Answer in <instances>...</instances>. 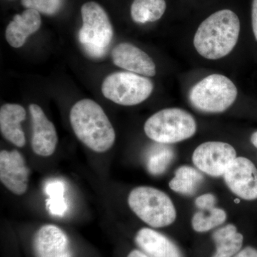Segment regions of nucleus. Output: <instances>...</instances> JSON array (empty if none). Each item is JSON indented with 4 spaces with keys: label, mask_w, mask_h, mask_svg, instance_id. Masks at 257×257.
Masks as SVG:
<instances>
[{
    "label": "nucleus",
    "mask_w": 257,
    "mask_h": 257,
    "mask_svg": "<svg viewBox=\"0 0 257 257\" xmlns=\"http://www.w3.org/2000/svg\"><path fill=\"white\" fill-rule=\"evenodd\" d=\"M240 21L230 10L210 15L199 25L194 37L198 53L208 60H219L229 55L239 39Z\"/></svg>",
    "instance_id": "nucleus-1"
},
{
    "label": "nucleus",
    "mask_w": 257,
    "mask_h": 257,
    "mask_svg": "<svg viewBox=\"0 0 257 257\" xmlns=\"http://www.w3.org/2000/svg\"><path fill=\"white\" fill-rule=\"evenodd\" d=\"M69 119L76 137L92 151L103 153L114 145V128L96 101L84 99L76 102L71 109Z\"/></svg>",
    "instance_id": "nucleus-2"
},
{
    "label": "nucleus",
    "mask_w": 257,
    "mask_h": 257,
    "mask_svg": "<svg viewBox=\"0 0 257 257\" xmlns=\"http://www.w3.org/2000/svg\"><path fill=\"white\" fill-rule=\"evenodd\" d=\"M130 209L144 222L152 227H165L175 221L173 202L165 192L151 187H138L128 194Z\"/></svg>",
    "instance_id": "nucleus-3"
},
{
    "label": "nucleus",
    "mask_w": 257,
    "mask_h": 257,
    "mask_svg": "<svg viewBox=\"0 0 257 257\" xmlns=\"http://www.w3.org/2000/svg\"><path fill=\"white\" fill-rule=\"evenodd\" d=\"M144 130L147 136L153 141L167 145L192 138L197 131V123L187 111L169 108L150 116Z\"/></svg>",
    "instance_id": "nucleus-4"
},
{
    "label": "nucleus",
    "mask_w": 257,
    "mask_h": 257,
    "mask_svg": "<svg viewBox=\"0 0 257 257\" xmlns=\"http://www.w3.org/2000/svg\"><path fill=\"white\" fill-rule=\"evenodd\" d=\"M83 25L79 32V42L88 55L94 58L104 57L113 37V28L104 10L89 2L81 9Z\"/></svg>",
    "instance_id": "nucleus-5"
},
{
    "label": "nucleus",
    "mask_w": 257,
    "mask_h": 257,
    "mask_svg": "<svg viewBox=\"0 0 257 257\" xmlns=\"http://www.w3.org/2000/svg\"><path fill=\"white\" fill-rule=\"evenodd\" d=\"M238 91L231 79L221 74L207 76L192 88L189 99L194 107L209 113H220L234 104Z\"/></svg>",
    "instance_id": "nucleus-6"
},
{
    "label": "nucleus",
    "mask_w": 257,
    "mask_h": 257,
    "mask_svg": "<svg viewBox=\"0 0 257 257\" xmlns=\"http://www.w3.org/2000/svg\"><path fill=\"white\" fill-rule=\"evenodd\" d=\"M153 83L144 76L130 72H114L101 84L106 99L123 106H134L146 100L153 91Z\"/></svg>",
    "instance_id": "nucleus-7"
},
{
    "label": "nucleus",
    "mask_w": 257,
    "mask_h": 257,
    "mask_svg": "<svg viewBox=\"0 0 257 257\" xmlns=\"http://www.w3.org/2000/svg\"><path fill=\"white\" fill-rule=\"evenodd\" d=\"M236 158L234 147L221 142L203 143L194 150L192 155L196 167L212 177L224 176Z\"/></svg>",
    "instance_id": "nucleus-8"
},
{
    "label": "nucleus",
    "mask_w": 257,
    "mask_h": 257,
    "mask_svg": "<svg viewBox=\"0 0 257 257\" xmlns=\"http://www.w3.org/2000/svg\"><path fill=\"white\" fill-rule=\"evenodd\" d=\"M224 178L236 195L245 200L257 199V169L251 160L236 157L225 172Z\"/></svg>",
    "instance_id": "nucleus-9"
},
{
    "label": "nucleus",
    "mask_w": 257,
    "mask_h": 257,
    "mask_svg": "<svg viewBox=\"0 0 257 257\" xmlns=\"http://www.w3.org/2000/svg\"><path fill=\"white\" fill-rule=\"evenodd\" d=\"M30 171L25 158L18 150L0 152V180L2 184L16 195L21 196L28 189Z\"/></svg>",
    "instance_id": "nucleus-10"
},
{
    "label": "nucleus",
    "mask_w": 257,
    "mask_h": 257,
    "mask_svg": "<svg viewBox=\"0 0 257 257\" xmlns=\"http://www.w3.org/2000/svg\"><path fill=\"white\" fill-rule=\"evenodd\" d=\"M29 109L32 123V150L40 157L52 156L58 143L55 125L47 117L40 106L32 104Z\"/></svg>",
    "instance_id": "nucleus-11"
},
{
    "label": "nucleus",
    "mask_w": 257,
    "mask_h": 257,
    "mask_svg": "<svg viewBox=\"0 0 257 257\" xmlns=\"http://www.w3.org/2000/svg\"><path fill=\"white\" fill-rule=\"evenodd\" d=\"M111 57L115 65L130 72L144 76L156 75V65L146 52L132 44L124 42L114 47Z\"/></svg>",
    "instance_id": "nucleus-12"
},
{
    "label": "nucleus",
    "mask_w": 257,
    "mask_h": 257,
    "mask_svg": "<svg viewBox=\"0 0 257 257\" xmlns=\"http://www.w3.org/2000/svg\"><path fill=\"white\" fill-rule=\"evenodd\" d=\"M34 247L37 257H72L67 234L53 224L44 225L38 230Z\"/></svg>",
    "instance_id": "nucleus-13"
},
{
    "label": "nucleus",
    "mask_w": 257,
    "mask_h": 257,
    "mask_svg": "<svg viewBox=\"0 0 257 257\" xmlns=\"http://www.w3.org/2000/svg\"><path fill=\"white\" fill-rule=\"evenodd\" d=\"M41 24L39 12L33 9L25 10L21 15H15L8 25L5 32L7 41L14 48L23 47L28 37L36 32Z\"/></svg>",
    "instance_id": "nucleus-14"
},
{
    "label": "nucleus",
    "mask_w": 257,
    "mask_h": 257,
    "mask_svg": "<svg viewBox=\"0 0 257 257\" xmlns=\"http://www.w3.org/2000/svg\"><path fill=\"white\" fill-rule=\"evenodd\" d=\"M26 118V111L18 104H5L0 109V131L10 143L18 147L26 144L21 123Z\"/></svg>",
    "instance_id": "nucleus-15"
},
{
    "label": "nucleus",
    "mask_w": 257,
    "mask_h": 257,
    "mask_svg": "<svg viewBox=\"0 0 257 257\" xmlns=\"http://www.w3.org/2000/svg\"><path fill=\"white\" fill-rule=\"evenodd\" d=\"M135 239L139 246L152 257H182L175 243L155 230L143 228Z\"/></svg>",
    "instance_id": "nucleus-16"
},
{
    "label": "nucleus",
    "mask_w": 257,
    "mask_h": 257,
    "mask_svg": "<svg viewBox=\"0 0 257 257\" xmlns=\"http://www.w3.org/2000/svg\"><path fill=\"white\" fill-rule=\"evenodd\" d=\"M212 237L216 246V252L212 257L234 256L242 246V234L237 232L234 225L228 224L216 230Z\"/></svg>",
    "instance_id": "nucleus-17"
},
{
    "label": "nucleus",
    "mask_w": 257,
    "mask_h": 257,
    "mask_svg": "<svg viewBox=\"0 0 257 257\" xmlns=\"http://www.w3.org/2000/svg\"><path fill=\"white\" fill-rule=\"evenodd\" d=\"M167 9L165 0H134L132 18L135 23H154L160 20Z\"/></svg>",
    "instance_id": "nucleus-18"
},
{
    "label": "nucleus",
    "mask_w": 257,
    "mask_h": 257,
    "mask_svg": "<svg viewBox=\"0 0 257 257\" xmlns=\"http://www.w3.org/2000/svg\"><path fill=\"white\" fill-rule=\"evenodd\" d=\"M203 181V176L199 171L188 166L179 167L175 177L169 183L172 190L185 195H192L197 192Z\"/></svg>",
    "instance_id": "nucleus-19"
},
{
    "label": "nucleus",
    "mask_w": 257,
    "mask_h": 257,
    "mask_svg": "<svg viewBox=\"0 0 257 257\" xmlns=\"http://www.w3.org/2000/svg\"><path fill=\"white\" fill-rule=\"evenodd\" d=\"M175 154L170 147L156 146L152 148L147 156V170L153 175H160L167 170L173 161Z\"/></svg>",
    "instance_id": "nucleus-20"
},
{
    "label": "nucleus",
    "mask_w": 257,
    "mask_h": 257,
    "mask_svg": "<svg viewBox=\"0 0 257 257\" xmlns=\"http://www.w3.org/2000/svg\"><path fill=\"white\" fill-rule=\"evenodd\" d=\"M48 196L46 201L47 210L53 215L62 216L67 210V204L64 197L65 186L63 182L55 180L47 184L45 188Z\"/></svg>",
    "instance_id": "nucleus-21"
},
{
    "label": "nucleus",
    "mask_w": 257,
    "mask_h": 257,
    "mask_svg": "<svg viewBox=\"0 0 257 257\" xmlns=\"http://www.w3.org/2000/svg\"><path fill=\"white\" fill-rule=\"evenodd\" d=\"M226 219V214L223 209L214 207L196 213L192 218V227L197 232H205L223 224Z\"/></svg>",
    "instance_id": "nucleus-22"
},
{
    "label": "nucleus",
    "mask_w": 257,
    "mask_h": 257,
    "mask_svg": "<svg viewBox=\"0 0 257 257\" xmlns=\"http://www.w3.org/2000/svg\"><path fill=\"white\" fill-rule=\"evenodd\" d=\"M22 5L27 9L37 10L47 15H53L60 11L63 0H22Z\"/></svg>",
    "instance_id": "nucleus-23"
},
{
    "label": "nucleus",
    "mask_w": 257,
    "mask_h": 257,
    "mask_svg": "<svg viewBox=\"0 0 257 257\" xmlns=\"http://www.w3.org/2000/svg\"><path fill=\"white\" fill-rule=\"evenodd\" d=\"M216 198L213 194H203L196 199V206L202 210H209L215 207Z\"/></svg>",
    "instance_id": "nucleus-24"
},
{
    "label": "nucleus",
    "mask_w": 257,
    "mask_h": 257,
    "mask_svg": "<svg viewBox=\"0 0 257 257\" xmlns=\"http://www.w3.org/2000/svg\"><path fill=\"white\" fill-rule=\"evenodd\" d=\"M251 23L253 35L257 41V0H253L252 8H251Z\"/></svg>",
    "instance_id": "nucleus-25"
},
{
    "label": "nucleus",
    "mask_w": 257,
    "mask_h": 257,
    "mask_svg": "<svg viewBox=\"0 0 257 257\" xmlns=\"http://www.w3.org/2000/svg\"><path fill=\"white\" fill-rule=\"evenodd\" d=\"M233 257H257V249L251 246H248L239 251Z\"/></svg>",
    "instance_id": "nucleus-26"
},
{
    "label": "nucleus",
    "mask_w": 257,
    "mask_h": 257,
    "mask_svg": "<svg viewBox=\"0 0 257 257\" xmlns=\"http://www.w3.org/2000/svg\"><path fill=\"white\" fill-rule=\"evenodd\" d=\"M127 257H150L148 255L145 254L142 251H138V250H134L128 253Z\"/></svg>",
    "instance_id": "nucleus-27"
},
{
    "label": "nucleus",
    "mask_w": 257,
    "mask_h": 257,
    "mask_svg": "<svg viewBox=\"0 0 257 257\" xmlns=\"http://www.w3.org/2000/svg\"><path fill=\"white\" fill-rule=\"evenodd\" d=\"M251 142L253 144V146L257 148V131L251 135Z\"/></svg>",
    "instance_id": "nucleus-28"
}]
</instances>
